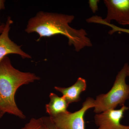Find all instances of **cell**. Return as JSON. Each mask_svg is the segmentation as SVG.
Here are the masks:
<instances>
[{
	"label": "cell",
	"mask_w": 129,
	"mask_h": 129,
	"mask_svg": "<svg viewBox=\"0 0 129 129\" xmlns=\"http://www.w3.org/2000/svg\"><path fill=\"white\" fill-rule=\"evenodd\" d=\"M21 129H48L44 118H32Z\"/></svg>",
	"instance_id": "obj_10"
},
{
	"label": "cell",
	"mask_w": 129,
	"mask_h": 129,
	"mask_svg": "<svg viewBox=\"0 0 129 129\" xmlns=\"http://www.w3.org/2000/svg\"><path fill=\"white\" fill-rule=\"evenodd\" d=\"M129 109V107L124 105L120 109H111L96 114L94 120L98 127L97 129H129V125L120 123L125 112Z\"/></svg>",
	"instance_id": "obj_6"
},
{
	"label": "cell",
	"mask_w": 129,
	"mask_h": 129,
	"mask_svg": "<svg viewBox=\"0 0 129 129\" xmlns=\"http://www.w3.org/2000/svg\"><path fill=\"white\" fill-rule=\"evenodd\" d=\"M104 2L107 9L106 18L93 16L86 20L88 22L111 23L114 20L121 25H129V0H104Z\"/></svg>",
	"instance_id": "obj_5"
},
{
	"label": "cell",
	"mask_w": 129,
	"mask_h": 129,
	"mask_svg": "<svg viewBox=\"0 0 129 129\" xmlns=\"http://www.w3.org/2000/svg\"><path fill=\"white\" fill-rule=\"evenodd\" d=\"M49 96L50 101L46 105V109L50 117H55L69 112L67 108L69 104L64 97H59L52 92L50 93Z\"/></svg>",
	"instance_id": "obj_9"
},
{
	"label": "cell",
	"mask_w": 129,
	"mask_h": 129,
	"mask_svg": "<svg viewBox=\"0 0 129 129\" xmlns=\"http://www.w3.org/2000/svg\"><path fill=\"white\" fill-rule=\"evenodd\" d=\"M128 65V63L125 64L118 72L113 85L108 92L96 96L94 111L96 113L115 109L119 105L122 107L129 99V85L125 81Z\"/></svg>",
	"instance_id": "obj_3"
},
{
	"label": "cell",
	"mask_w": 129,
	"mask_h": 129,
	"mask_svg": "<svg viewBox=\"0 0 129 129\" xmlns=\"http://www.w3.org/2000/svg\"><path fill=\"white\" fill-rule=\"evenodd\" d=\"M98 0H90L89 1V7L93 13H95L98 10Z\"/></svg>",
	"instance_id": "obj_12"
},
{
	"label": "cell",
	"mask_w": 129,
	"mask_h": 129,
	"mask_svg": "<svg viewBox=\"0 0 129 129\" xmlns=\"http://www.w3.org/2000/svg\"><path fill=\"white\" fill-rule=\"evenodd\" d=\"M44 119L47 125L48 129H57L51 122L49 118L44 117Z\"/></svg>",
	"instance_id": "obj_13"
},
{
	"label": "cell",
	"mask_w": 129,
	"mask_h": 129,
	"mask_svg": "<svg viewBox=\"0 0 129 129\" xmlns=\"http://www.w3.org/2000/svg\"><path fill=\"white\" fill-rule=\"evenodd\" d=\"M5 23H2L0 25V34L2 33L5 28Z\"/></svg>",
	"instance_id": "obj_15"
},
{
	"label": "cell",
	"mask_w": 129,
	"mask_h": 129,
	"mask_svg": "<svg viewBox=\"0 0 129 129\" xmlns=\"http://www.w3.org/2000/svg\"><path fill=\"white\" fill-rule=\"evenodd\" d=\"M87 84L85 79L79 78L76 83L68 88L55 86V89L62 94L69 104L74 102H78L81 100L80 94L86 89Z\"/></svg>",
	"instance_id": "obj_8"
},
{
	"label": "cell",
	"mask_w": 129,
	"mask_h": 129,
	"mask_svg": "<svg viewBox=\"0 0 129 129\" xmlns=\"http://www.w3.org/2000/svg\"><path fill=\"white\" fill-rule=\"evenodd\" d=\"M40 79L35 74L16 69L9 57H5L0 62V118L8 113L25 119V115L16 105L15 94L21 86Z\"/></svg>",
	"instance_id": "obj_2"
},
{
	"label": "cell",
	"mask_w": 129,
	"mask_h": 129,
	"mask_svg": "<svg viewBox=\"0 0 129 129\" xmlns=\"http://www.w3.org/2000/svg\"><path fill=\"white\" fill-rule=\"evenodd\" d=\"M94 107V99L88 97L79 111L74 113L68 112L49 118L57 129H85V114L88 109Z\"/></svg>",
	"instance_id": "obj_4"
},
{
	"label": "cell",
	"mask_w": 129,
	"mask_h": 129,
	"mask_svg": "<svg viewBox=\"0 0 129 129\" xmlns=\"http://www.w3.org/2000/svg\"><path fill=\"white\" fill-rule=\"evenodd\" d=\"M13 21L8 17L5 23V28L0 34V62L9 54H13L21 56L23 59L31 58V56L24 52L21 46H19L11 40L9 37L11 25Z\"/></svg>",
	"instance_id": "obj_7"
},
{
	"label": "cell",
	"mask_w": 129,
	"mask_h": 129,
	"mask_svg": "<svg viewBox=\"0 0 129 129\" xmlns=\"http://www.w3.org/2000/svg\"><path fill=\"white\" fill-rule=\"evenodd\" d=\"M5 1L4 0H0V11L2 9H5ZM1 24L0 21V25Z\"/></svg>",
	"instance_id": "obj_14"
},
{
	"label": "cell",
	"mask_w": 129,
	"mask_h": 129,
	"mask_svg": "<svg viewBox=\"0 0 129 129\" xmlns=\"http://www.w3.org/2000/svg\"><path fill=\"white\" fill-rule=\"evenodd\" d=\"M108 25L111 27L112 28V30L109 33L110 34H112L113 33L117 32H123L129 34V29H128L120 28L114 25V24H111V23L108 24Z\"/></svg>",
	"instance_id": "obj_11"
},
{
	"label": "cell",
	"mask_w": 129,
	"mask_h": 129,
	"mask_svg": "<svg viewBox=\"0 0 129 129\" xmlns=\"http://www.w3.org/2000/svg\"><path fill=\"white\" fill-rule=\"evenodd\" d=\"M74 18L73 15L40 11L29 19L25 31L28 34L37 33L39 40L56 35L64 36L68 40L69 45L79 52L92 46V44L85 29H76L70 25Z\"/></svg>",
	"instance_id": "obj_1"
},
{
	"label": "cell",
	"mask_w": 129,
	"mask_h": 129,
	"mask_svg": "<svg viewBox=\"0 0 129 129\" xmlns=\"http://www.w3.org/2000/svg\"><path fill=\"white\" fill-rule=\"evenodd\" d=\"M127 76H129V65L128 64L127 66Z\"/></svg>",
	"instance_id": "obj_16"
}]
</instances>
